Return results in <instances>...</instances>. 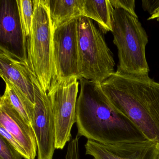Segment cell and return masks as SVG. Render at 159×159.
I'll use <instances>...</instances> for the list:
<instances>
[{
    "mask_svg": "<svg viewBox=\"0 0 159 159\" xmlns=\"http://www.w3.org/2000/svg\"><path fill=\"white\" fill-rule=\"evenodd\" d=\"M0 46L27 61L16 0L0 2Z\"/></svg>",
    "mask_w": 159,
    "mask_h": 159,
    "instance_id": "obj_10",
    "label": "cell"
},
{
    "mask_svg": "<svg viewBox=\"0 0 159 159\" xmlns=\"http://www.w3.org/2000/svg\"><path fill=\"white\" fill-rule=\"evenodd\" d=\"M78 18L67 22L53 30V77L52 82L72 78L81 79L77 36Z\"/></svg>",
    "mask_w": 159,
    "mask_h": 159,
    "instance_id": "obj_7",
    "label": "cell"
},
{
    "mask_svg": "<svg viewBox=\"0 0 159 159\" xmlns=\"http://www.w3.org/2000/svg\"><path fill=\"white\" fill-rule=\"evenodd\" d=\"M114 11L110 0H83L82 16L96 21L103 33L112 32Z\"/></svg>",
    "mask_w": 159,
    "mask_h": 159,
    "instance_id": "obj_13",
    "label": "cell"
},
{
    "mask_svg": "<svg viewBox=\"0 0 159 159\" xmlns=\"http://www.w3.org/2000/svg\"><path fill=\"white\" fill-rule=\"evenodd\" d=\"M114 9H122L131 15L138 17L135 11V1L134 0H110Z\"/></svg>",
    "mask_w": 159,
    "mask_h": 159,
    "instance_id": "obj_18",
    "label": "cell"
},
{
    "mask_svg": "<svg viewBox=\"0 0 159 159\" xmlns=\"http://www.w3.org/2000/svg\"><path fill=\"white\" fill-rule=\"evenodd\" d=\"M79 80L72 78L52 82L47 93L54 120L57 149H63L71 139V129L76 122Z\"/></svg>",
    "mask_w": 159,
    "mask_h": 159,
    "instance_id": "obj_6",
    "label": "cell"
},
{
    "mask_svg": "<svg viewBox=\"0 0 159 159\" xmlns=\"http://www.w3.org/2000/svg\"><path fill=\"white\" fill-rule=\"evenodd\" d=\"M0 134L1 135L4 137L22 155L23 158H25V155L24 149L18 143L16 139L1 125H0Z\"/></svg>",
    "mask_w": 159,
    "mask_h": 159,
    "instance_id": "obj_20",
    "label": "cell"
},
{
    "mask_svg": "<svg viewBox=\"0 0 159 159\" xmlns=\"http://www.w3.org/2000/svg\"><path fill=\"white\" fill-rule=\"evenodd\" d=\"M5 90L3 96L11 103L30 125L32 126L34 120V104L12 84L5 81Z\"/></svg>",
    "mask_w": 159,
    "mask_h": 159,
    "instance_id": "obj_15",
    "label": "cell"
},
{
    "mask_svg": "<svg viewBox=\"0 0 159 159\" xmlns=\"http://www.w3.org/2000/svg\"><path fill=\"white\" fill-rule=\"evenodd\" d=\"M80 137L76 136L71 139L68 145L65 159H80L79 140Z\"/></svg>",
    "mask_w": 159,
    "mask_h": 159,
    "instance_id": "obj_19",
    "label": "cell"
},
{
    "mask_svg": "<svg viewBox=\"0 0 159 159\" xmlns=\"http://www.w3.org/2000/svg\"><path fill=\"white\" fill-rule=\"evenodd\" d=\"M0 125L16 139L25 152V159H35L38 145L33 127L3 96L0 98Z\"/></svg>",
    "mask_w": 159,
    "mask_h": 159,
    "instance_id": "obj_11",
    "label": "cell"
},
{
    "mask_svg": "<svg viewBox=\"0 0 159 159\" xmlns=\"http://www.w3.org/2000/svg\"><path fill=\"white\" fill-rule=\"evenodd\" d=\"M111 33L118 50L116 71L134 76L148 75L145 53L148 39L138 17L122 9H114Z\"/></svg>",
    "mask_w": 159,
    "mask_h": 159,
    "instance_id": "obj_3",
    "label": "cell"
},
{
    "mask_svg": "<svg viewBox=\"0 0 159 159\" xmlns=\"http://www.w3.org/2000/svg\"><path fill=\"white\" fill-rule=\"evenodd\" d=\"M53 30L82 16L83 0H47Z\"/></svg>",
    "mask_w": 159,
    "mask_h": 159,
    "instance_id": "obj_14",
    "label": "cell"
},
{
    "mask_svg": "<svg viewBox=\"0 0 159 159\" xmlns=\"http://www.w3.org/2000/svg\"><path fill=\"white\" fill-rule=\"evenodd\" d=\"M111 105L159 151V83L146 76L115 71L100 84Z\"/></svg>",
    "mask_w": 159,
    "mask_h": 159,
    "instance_id": "obj_2",
    "label": "cell"
},
{
    "mask_svg": "<svg viewBox=\"0 0 159 159\" xmlns=\"http://www.w3.org/2000/svg\"><path fill=\"white\" fill-rule=\"evenodd\" d=\"M156 19L157 21H159V4L158 7L153 11V12L151 15L148 20Z\"/></svg>",
    "mask_w": 159,
    "mask_h": 159,
    "instance_id": "obj_22",
    "label": "cell"
},
{
    "mask_svg": "<svg viewBox=\"0 0 159 159\" xmlns=\"http://www.w3.org/2000/svg\"><path fill=\"white\" fill-rule=\"evenodd\" d=\"M155 159H159V152L157 154V156H156V158Z\"/></svg>",
    "mask_w": 159,
    "mask_h": 159,
    "instance_id": "obj_23",
    "label": "cell"
},
{
    "mask_svg": "<svg viewBox=\"0 0 159 159\" xmlns=\"http://www.w3.org/2000/svg\"><path fill=\"white\" fill-rule=\"evenodd\" d=\"M159 4V0L152 1H142V7L145 11H148L151 15L158 7Z\"/></svg>",
    "mask_w": 159,
    "mask_h": 159,
    "instance_id": "obj_21",
    "label": "cell"
},
{
    "mask_svg": "<svg viewBox=\"0 0 159 159\" xmlns=\"http://www.w3.org/2000/svg\"><path fill=\"white\" fill-rule=\"evenodd\" d=\"M31 71L35 96L32 127L37 139L38 159H52L56 149L55 128L51 101Z\"/></svg>",
    "mask_w": 159,
    "mask_h": 159,
    "instance_id": "obj_8",
    "label": "cell"
},
{
    "mask_svg": "<svg viewBox=\"0 0 159 159\" xmlns=\"http://www.w3.org/2000/svg\"><path fill=\"white\" fill-rule=\"evenodd\" d=\"M0 75L19 89L34 104L32 71L27 61L0 46Z\"/></svg>",
    "mask_w": 159,
    "mask_h": 159,
    "instance_id": "obj_12",
    "label": "cell"
},
{
    "mask_svg": "<svg viewBox=\"0 0 159 159\" xmlns=\"http://www.w3.org/2000/svg\"><path fill=\"white\" fill-rule=\"evenodd\" d=\"M31 33L27 39V62L42 88L49 92L53 77V30L47 0H33Z\"/></svg>",
    "mask_w": 159,
    "mask_h": 159,
    "instance_id": "obj_5",
    "label": "cell"
},
{
    "mask_svg": "<svg viewBox=\"0 0 159 159\" xmlns=\"http://www.w3.org/2000/svg\"><path fill=\"white\" fill-rule=\"evenodd\" d=\"M77 36L81 78L100 84L115 72L113 54L90 18L78 17Z\"/></svg>",
    "mask_w": 159,
    "mask_h": 159,
    "instance_id": "obj_4",
    "label": "cell"
},
{
    "mask_svg": "<svg viewBox=\"0 0 159 159\" xmlns=\"http://www.w3.org/2000/svg\"><path fill=\"white\" fill-rule=\"evenodd\" d=\"M85 148V153L95 159H155L159 152L149 140L107 144L88 139Z\"/></svg>",
    "mask_w": 159,
    "mask_h": 159,
    "instance_id": "obj_9",
    "label": "cell"
},
{
    "mask_svg": "<svg viewBox=\"0 0 159 159\" xmlns=\"http://www.w3.org/2000/svg\"><path fill=\"white\" fill-rule=\"evenodd\" d=\"M76 105L79 136L104 144L148 141L142 132L109 101L100 84L81 79Z\"/></svg>",
    "mask_w": 159,
    "mask_h": 159,
    "instance_id": "obj_1",
    "label": "cell"
},
{
    "mask_svg": "<svg viewBox=\"0 0 159 159\" xmlns=\"http://www.w3.org/2000/svg\"><path fill=\"white\" fill-rule=\"evenodd\" d=\"M25 45L31 33L34 13V2L31 0H16Z\"/></svg>",
    "mask_w": 159,
    "mask_h": 159,
    "instance_id": "obj_16",
    "label": "cell"
},
{
    "mask_svg": "<svg viewBox=\"0 0 159 159\" xmlns=\"http://www.w3.org/2000/svg\"><path fill=\"white\" fill-rule=\"evenodd\" d=\"M22 155L2 136H0V159H22Z\"/></svg>",
    "mask_w": 159,
    "mask_h": 159,
    "instance_id": "obj_17",
    "label": "cell"
}]
</instances>
